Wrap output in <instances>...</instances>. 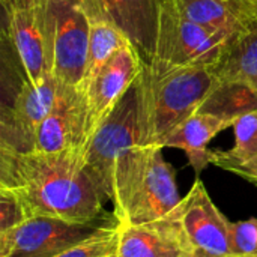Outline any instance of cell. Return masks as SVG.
<instances>
[{
  "label": "cell",
  "instance_id": "obj_1",
  "mask_svg": "<svg viewBox=\"0 0 257 257\" xmlns=\"http://www.w3.org/2000/svg\"><path fill=\"white\" fill-rule=\"evenodd\" d=\"M0 190L20 203L27 218L98 221L105 202L84 169V157L77 152L0 149Z\"/></svg>",
  "mask_w": 257,
  "mask_h": 257
},
{
  "label": "cell",
  "instance_id": "obj_2",
  "mask_svg": "<svg viewBox=\"0 0 257 257\" xmlns=\"http://www.w3.org/2000/svg\"><path fill=\"white\" fill-rule=\"evenodd\" d=\"M151 151L152 148H145L142 142L134 84L96 131L84 154V169L102 199L111 202L117 223L125 217L128 202L146 169Z\"/></svg>",
  "mask_w": 257,
  "mask_h": 257
},
{
  "label": "cell",
  "instance_id": "obj_3",
  "mask_svg": "<svg viewBox=\"0 0 257 257\" xmlns=\"http://www.w3.org/2000/svg\"><path fill=\"white\" fill-rule=\"evenodd\" d=\"M218 83L214 68L155 69L143 62L136 81L143 146L161 148L178 125L199 111Z\"/></svg>",
  "mask_w": 257,
  "mask_h": 257
},
{
  "label": "cell",
  "instance_id": "obj_4",
  "mask_svg": "<svg viewBox=\"0 0 257 257\" xmlns=\"http://www.w3.org/2000/svg\"><path fill=\"white\" fill-rule=\"evenodd\" d=\"M236 35L200 26L173 6L172 0H160L158 24L151 66L217 68Z\"/></svg>",
  "mask_w": 257,
  "mask_h": 257
},
{
  "label": "cell",
  "instance_id": "obj_5",
  "mask_svg": "<svg viewBox=\"0 0 257 257\" xmlns=\"http://www.w3.org/2000/svg\"><path fill=\"white\" fill-rule=\"evenodd\" d=\"M90 18L72 2L48 0L50 74L62 84L80 86L87 63Z\"/></svg>",
  "mask_w": 257,
  "mask_h": 257
},
{
  "label": "cell",
  "instance_id": "obj_6",
  "mask_svg": "<svg viewBox=\"0 0 257 257\" xmlns=\"http://www.w3.org/2000/svg\"><path fill=\"white\" fill-rule=\"evenodd\" d=\"M3 36L18 60L21 77L39 80L50 74L48 0H2Z\"/></svg>",
  "mask_w": 257,
  "mask_h": 257
},
{
  "label": "cell",
  "instance_id": "obj_7",
  "mask_svg": "<svg viewBox=\"0 0 257 257\" xmlns=\"http://www.w3.org/2000/svg\"><path fill=\"white\" fill-rule=\"evenodd\" d=\"M59 81L51 75L39 80L21 77L14 96L5 102L0 114V149L32 152L39 125L51 111Z\"/></svg>",
  "mask_w": 257,
  "mask_h": 257
},
{
  "label": "cell",
  "instance_id": "obj_8",
  "mask_svg": "<svg viewBox=\"0 0 257 257\" xmlns=\"http://www.w3.org/2000/svg\"><path fill=\"white\" fill-rule=\"evenodd\" d=\"M101 226L98 221L71 223L51 217H32L0 233V257H54Z\"/></svg>",
  "mask_w": 257,
  "mask_h": 257
},
{
  "label": "cell",
  "instance_id": "obj_9",
  "mask_svg": "<svg viewBox=\"0 0 257 257\" xmlns=\"http://www.w3.org/2000/svg\"><path fill=\"white\" fill-rule=\"evenodd\" d=\"M142 65L143 60L137 48L128 44L119 50L95 77L80 87L84 93L87 134L90 140L136 84Z\"/></svg>",
  "mask_w": 257,
  "mask_h": 257
},
{
  "label": "cell",
  "instance_id": "obj_10",
  "mask_svg": "<svg viewBox=\"0 0 257 257\" xmlns=\"http://www.w3.org/2000/svg\"><path fill=\"white\" fill-rule=\"evenodd\" d=\"M90 143L84 93L77 86L59 83L54 105L35 136V152H77L84 157Z\"/></svg>",
  "mask_w": 257,
  "mask_h": 257
},
{
  "label": "cell",
  "instance_id": "obj_11",
  "mask_svg": "<svg viewBox=\"0 0 257 257\" xmlns=\"http://www.w3.org/2000/svg\"><path fill=\"white\" fill-rule=\"evenodd\" d=\"M117 257H194L182 221V200L169 214L146 223H119Z\"/></svg>",
  "mask_w": 257,
  "mask_h": 257
},
{
  "label": "cell",
  "instance_id": "obj_12",
  "mask_svg": "<svg viewBox=\"0 0 257 257\" xmlns=\"http://www.w3.org/2000/svg\"><path fill=\"white\" fill-rule=\"evenodd\" d=\"M182 221L194 257L230 256V221L215 206L199 178L182 197Z\"/></svg>",
  "mask_w": 257,
  "mask_h": 257
},
{
  "label": "cell",
  "instance_id": "obj_13",
  "mask_svg": "<svg viewBox=\"0 0 257 257\" xmlns=\"http://www.w3.org/2000/svg\"><path fill=\"white\" fill-rule=\"evenodd\" d=\"M182 197L176 185V173L163 157L161 148H152L146 169L133 191L120 223H146L173 211Z\"/></svg>",
  "mask_w": 257,
  "mask_h": 257
},
{
  "label": "cell",
  "instance_id": "obj_14",
  "mask_svg": "<svg viewBox=\"0 0 257 257\" xmlns=\"http://www.w3.org/2000/svg\"><path fill=\"white\" fill-rule=\"evenodd\" d=\"M104 15L117 26L137 48L142 60L154 57L160 0H99Z\"/></svg>",
  "mask_w": 257,
  "mask_h": 257
},
{
  "label": "cell",
  "instance_id": "obj_15",
  "mask_svg": "<svg viewBox=\"0 0 257 257\" xmlns=\"http://www.w3.org/2000/svg\"><path fill=\"white\" fill-rule=\"evenodd\" d=\"M236 120L212 113L196 111L161 142V148H176L184 151L199 178V175L212 164L214 151L208 149L209 142L221 131L233 126Z\"/></svg>",
  "mask_w": 257,
  "mask_h": 257
},
{
  "label": "cell",
  "instance_id": "obj_16",
  "mask_svg": "<svg viewBox=\"0 0 257 257\" xmlns=\"http://www.w3.org/2000/svg\"><path fill=\"white\" fill-rule=\"evenodd\" d=\"M215 74L220 81H244L257 89V24L235 36Z\"/></svg>",
  "mask_w": 257,
  "mask_h": 257
},
{
  "label": "cell",
  "instance_id": "obj_17",
  "mask_svg": "<svg viewBox=\"0 0 257 257\" xmlns=\"http://www.w3.org/2000/svg\"><path fill=\"white\" fill-rule=\"evenodd\" d=\"M128 44L133 42L110 20L96 17L90 18L87 63L84 69V77L78 87L84 86L92 77H95L108 63V60Z\"/></svg>",
  "mask_w": 257,
  "mask_h": 257
},
{
  "label": "cell",
  "instance_id": "obj_18",
  "mask_svg": "<svg viewBox=\"0 0 257 257\" xmlns=\"http://www.w3.org/2000/svg\"><path fill=\"white\" fill-rule=\"evenodd\" d=\"M235 145L229 151H214L212 164L241 175L248 166L257 161V110L245 113L233 123Z\"/></svg>",
  "mask_w": 257,
  "mask_h": 257
},
{
  "label": "cell",
  "instance_id": "obj_19",
  "mask_svg": "<svg viewBox=\"0 0 257 257\" xmlns=\"http://www.w3.org/2000/svg\"><path fill=\"white\" fill-rule=\"evenodd\" d=\"M256 110L257 89L244 81H220L199 108V111L212 113L232 120Z\"/></svg>",
  "mask_w": 257,
  "mask_h": 257
},
{
  "label": "cell",
  "instance_id": "obj_20",
  "mask_svg": "<svg viewBox=\"0 0 257 257\" xmlns=\"http://www.w3.org/2000/svg\"><path fill=\"white\" fill-rule=\"evenodd\" d=\"M172 3L185 18L208 29L233 35L245 30L224 0H172Z\"/></svg>",
  "mask_w": 257,
  "mask_h": 257
},
{
  "label": "cell",
  "instance_id": "obj_21",
  "mask_svg": "<svg viewBox=\"0 0 257 257\" xmlns=\"http://www.w3.org/2000/svg\"><path fill=\"white\" fill-rule=\"evenodd\" d=\"M120 244L119 223L102 224L87 238L78 241L54 257H117Z\"/></svg>",
  "mask_w": 257,
  "mask_h": 257
},
{
  "label": "cell",
  "instance_id": "obj_22",
  "mask_svg": "<svg viewBox=\"0 0 257 257\" xmlns=\"http://www.w3.org/2000/svg\"><path fill=\"white\" fill-rule=\"evenodd\" d=\"M230 256H257V218H248L229 226Z\"/></svg>",
  "mask_w": 257,
  "mask_h": 257
},
{
  "label": "cell",
  "instance_id": "obj_23",
  "mask_svg": "<svg viewBox=\"0 0 257 257\" xmlns=\"http://www.w3.org/2000/svg\"><path fill=\"white\" fill-rule=\"evenodd\" d=\"M26 220L27 217L20 203L9 193L0 190V233L20 226Z\"/></svg>",
  "mask_w": 257,
  "mask_h": 257
},
{
  "label": "cell",
  "instance_id": "obj_24",
  "mask_svg": "<svg viewBox=\"0 0 257 257\" xmlns=\"http://www.w3.org/2000/svg\"><path fill=\"white\" fill-rule=\"evenodd\" d=\"M235 15L239 18L244 29H250L257 24V0H224Z\"/></svg>",
  "mask_w": 257,
  "mask_h": 257
},
{
  "label": "cell",
  "instance_id": "obj_25",
  "mask_svg": "<svg viewBox=\"0 0 257 257\" xmlns=\"http://www.w3.org/2000/svg\"><path fill=\"white\" fill-rule=\"evenodd\" d=\"M65 2H72V3L80 5L86 11L89 18H95V17L96 18H105L99 0H65Z\"/></svg>",
  "mask_w": 257,
  "mask_h": 257
},
{
  "label": "cell",
  "instance_id": "obj_26",
  "mask_svg": "<svg viewBox=\"0 0 257 257\" xmlns=\"http://www.w3.org/2000/svg\"><path fill=\"white\" fill-rule=\"evenodd\" d=\"M239 176H241V178H244V179H247V181H250V182H253V184H256L257 185V161L256 163H253L251 166H248L245 170H242Z\"/></svg>",
  "mask_w": 257,
  "mask_h": 257
},
{
  "label": "cell",
  "instance_id": "obj_27",
  "mask_svg": "<svg viewBox=\"0 0 257 257\" xmlns=\"http://www.w3.org/2000/svg\"><path fill=\"white\" fill-rule=\"evenodd\" d=\"M226 257H257V256H226Z\"/></svg>",
  "mask_w": 257,
  "mask_h": 257
}]
</instances>
